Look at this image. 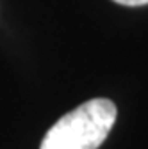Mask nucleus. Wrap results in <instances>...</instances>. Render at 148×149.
<instances>
[{"label": "nucleus", "mask_w": 148, "mask_h": 149, "mask_svg": "<svg viewBox=\"0 0 148 149\" xmlns=\"http://www.w3.org/2000/svg\"><path fill=\"white\" fill-rule=\"evenodd\" d=\"M116 116V105L111 100H89L55 123L39 149H98L113 130Z\"/></svg>", "instance_id": "nucleus-1"}, {"label": "nucleus", "mask_w": 148, "mask_h": 149, "mask_svg": "<svg viewBox=\"0 0 148 149\" xmlns=\"http://www.w3.org/2000/svg\"><path fill=\"white\" fill-rule=\"evenodd\" d=\"M113 2L120 6H127V7H137V6H146L148 0H113Z\"/></svg>", "instance_id": "nucleus-2"}]
</instances>
